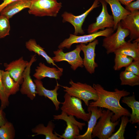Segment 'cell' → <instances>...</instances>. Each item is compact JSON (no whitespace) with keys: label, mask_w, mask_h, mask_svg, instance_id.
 <instances>
[{"label":"cell","mask_w":139,"mask_h":139,"mask_svg":"<svg viewBox=\"0 0 139 139\" xmlns=\"http://www.w3.org/2000/svg\"><path fill=\"white\" fill-rule=\"evenodd\" d=\"M113 28H106L105 29L87 35L78 36L70 34L69 37L65 39L58 46L59 49L65 48L69 49L73 44L77 43L87 44L91 42L97 37L100 36L106 37L113 33Z\"/></svg>","instance_id":"obj_7"},{"label":"cell","mask_w":139,"mask_h":139,"mask_svg":"<svg viewBox=\"0 0 139 139\" xmlns=\"http://www.w3.org/2000/svg\"><path fill=\"white\" fill-rule=\"evenodd\" d=\"M36 55H32L29 64L23 74V81L20 91L22 94L26 95L31 100L35 98L37 94L36 85L30 75L31 67L37 60Z\"/></svg>","instance_id":"obj_12"},{"label":"cell","mask_w":139,"mask_h":139,"mask_svg":"<svg viewBox=\"0 0 139 139\" xmlns=\"http://www.w3.org/2000/svg\"><path fill=\"white\" fill-rule=\"evenodd\" d=\"M93 87L97 93L98 98L96 101L89 103V106L105 108L110 110L114 113L111 118V121L113 122L123 116L130 117V112L122 107L120 103L121 98L129 95L130 92L117 88L115 89L114 91H108L98 84H93Z\"/></svg>","instance_id":"obj_1"},{"label":"cell","mask_w":139,"mask_h":139,"mask_svg":"<svg viewBox=\"0 0 139 139\" xmlns=\"http://www.w3.org/2000/svg\"><path fill=\"white\" fill-rule=\"evenodd\" d=\"M2 81L4 92L8 98L16 94L20 90V84L11 77L9 72L1 70Z\"/></svg>","instance_id":"obj_22"},{"label":"cell","mask_w":139,"mask_h":139,"mask_svg":"<svg viewBox=\"0 0 139 139\" xmlns=\"http://www.w3.org/2000/svg\"><path fill=\"white\" fill-rule=\"evenodd\" d=\"M18 0H3V2L0 4V14L2 11L7 5Z\"/></svg>","instance_id":"obj_34"},{"label":"cell","mask_w":139,"mask_h":139,"mask_svg":"<svg viewBox=\"0 0 139 139\" xmlns=\"http://www.w3.org/2000/svg\"><path fill=\"white\" fill-rule=\"evenodd\" d=\"M115 55V64L113 67L115 71L119 70L123 67H126L133 60L131 57L124 54H118Z\"/></svg>","instance_id":"obj_27"},{"label":"cell","mask_w":139,"mask_h":139,"mask_svg":"<svg viewBox=\"0 0 139 139\" xmlns=\"http://www.w3.org/2000/svg\"><path fill=\"white\" fill-rule=\"evenodd\" d=\"M102 108L97 107L88 106V111L91 113L90 118L88 122V128L85 132L82 135H80L76 138V139H91L92 133L96 125L97 121L103 114Z\"/></svg>","instance_id":"obj_18"},{"label":"cell","mask_w":139,"mask_h":139,"mask_svg":"<svg viewBox=\"0 0 139 139\" xmlns=\"http://www.w3.org/2000/svg\"><path fill=\"white\" fill-rule=\"evenodd\" d=\"M64 101L61 102L62 106L60 109L68 115H72L77 118L88 122L91 115V112L88 111L86 113L83 109L81 100L70 95L66 92L64 95Z\"/></svg>","instance_id":"obj_5"},{"label":"cell","mask_w":139,"mask_h":139,"mask_svg":"<svg viewBox=\"0 0 139 139\" xmlns=\"http://www.w3.org/2000/svg\"><path fill=\"white\" fill-rule=\"evenodd\" d=\"M55 128V125L51 121H49L46 127L43 124H39L32 129V132L35 134L32 136L43 135L45 136L46 139H62L55 133H53V131Z\"/></svg>","instance_id":"obj_23"},{"label":"cell","mask_w":139,"mask_h":139,"mask_svg":"<svg viewBox=\"0 0 139 139\" xmlns=\"http://www.w3.org/2000/svg\"><path fill=\"white\" fill-rule=\"evenodd\" d=\"M54 120H62L65 121L67 127L64 133L62 135L56 132L55 133L58 136L64 139H74L80 135V131L83 129V127L86 125L85 123H82L76 120L74 116L68 115L65 112L62 111L61 114L53 116Z\"/></svg>","instance_id":"obj_6"},{"label":"cell","mask_w":139,"mask_h":139,"mask_svg":"<svg viewBox=\"0 0 139 139\" xmlns=\"http://www.w3.org/2000/svg\"><path fill=\"white\" fill-rule=\"evenodd\" d=\"M63 70L62 68L59 69L49 67L41 62L35 69V72L33 76L39 80L46 77L59 80L63 75Z\"/></svg>","instance_id":"obj_16"},{"label":"cell","mask_w":139,"mask_h":139,"mask_svg":"<svg viewBox=\"0 0 139 139\" xmlns=\"http://www.w3.org/2000/svg\"><path fill=\"white\" fill-rule=\"evenodd\" d=\"M1 70L0 69V97L1 104L0 108L3 110L8 106L9 102L8 98L6 96L4 90L2 81Z\"/></svg>","instance_id":"obj_31"},{"label":"cell","mask_w":139,"mask_h":139,"mask_svg":"<svg viewBox=\"0 0 139 139\" xmlns=\"http://www.w3.org/2000/svg\"><path fill=\"white\" fill-rule=\"evenodd\" d=\"M32 0H19L12 3L6 6L1 11L0 15L9 19L15 14L25 8H29Z\"/></svg>","instance_id":"obj_21"},{"label":"cell","mask_w":139,"mask_h":139,"mask_svg":"<svg viewBox=\"0 0 139 139\" xmlns=\"http://www.w3.org/2000/svg\"><path fill=\"white\" fill-rule=\"evenodd\" d=\"M126 71H130L139 76V60H134L125 67Z\"/></svg>","instance_id":"obj_32"},{"label":"cell","mask_w":139,"mask_h":139,"mask_svg":"<svg viewBox=\"0 0 139 139\" xmlns=\"http://www.w3.org/2000/svg\"><path fill=\"white\" fill-rule=\"evenodd\" d=\"M25 46L26 48L29 51L33 52L39 55L42 57L48 64H52L58 68H61L58 67L55 63V62L49 56L44 50V48L37 44L34 39H31L27 41L25 43Z\"/></svg>","instance_id":"obj_25"},{"label":"cell","mask_w":139,"mask_h":139,"mask_svg":"<svg viewBox=\"0 0 139 139\" xmlns=\"http://www.w3.org/2000/svg\"><path fill=\"white\" fill-rule=\"evenodd\" d=\"M102 6V9L96 21L89 25L87 32L89 34L97 32L100 29L103 30L105 28H113L114 22L113 17L108 13L107 3L103 0H99Z\"/></svg>","instance_id":"obj_10"},{"label":"cell","mask_w":139,"mask_h":139,"mask_svg":"<svg viewBox=\"0 0 139 139\" xmlns=\"http://www.w3.org/2000/svg\"><path fill=\"white\" fill-rule=\"evenodd\" d=\"M121 4L126 5L135 0H118Z\"/></svg>","instance_id":"obj_36"},{"label":"cell","mask_w":139,"mask_h":139,"mask_svg":"<svg viewBox=\"0 0 139 139\" xmlns=\"http://www.w3.org/2000/svg\"><path fill=\"white\" fill-rule=\"evenodd\" d=\"M29 63L22 56L18 59L12 61L8 64L5 63L4 66L5 71H8L11 77L20 84L23 81V74Z\"/></svg>","instance_id":"obj_15"},{"label":"cell","mask_w":139,"mask_h":139,"mask_svg":"<svg viewBox=\"0 0 139 139\" xmlns=\"http://www.w3.org/2000/svg\"><path fill=\"white\" fill-rule=\"evenodd\" d=\"M122 102L126 104L132 110L129 122L132 124L139 123V102L135 99L133 93L132 96L123 97Z\"/></svg>","instance_id":"obj_24"},{"label":"cell","mask_w":139,"mask_h":139,"mask_svg":"<svg viewBox=\"0 0 139 139\" xmlns=\"http://www.w3.org/2000/svg\"><path fill=\"white\" fill-rule=\"evenodd\" d=\"M108 4L111 8L114 22L113 28L116 30L120 21L131 12L127 10L121 4L118 0H103Z\"/></svg>","instance_id":"obj_19"},{"label":"cell","mask_w":139,"mask_h":139,"mask_svg":"<svg viewBox=\"0 0 139 139\" xmlns=\"http://www.w3.org/2000/svg\"><path fill=\"white\" fill-rule=\"evenodd\" d=\"M10 30L9 19L4 16L0 15V39L9 35Z\"/></svg>","instance_id":"obj_30"},{"label":"cell","mask_w":139,"mask_h":139,"mask_svg":"<svg viewBox=\"0 0 139 139\" xmlns=\"http://www.w3.org/2000/svg\"><path fill=\"white\" fill-rule=\"evenodd\" d=\"M121 27L128 29L130 41L139 39V11L131 12L119 22Z\"/></svg>","instance_id":"obj_14"},{"label":"cell","mask_w":139,"mask_h":139,"mask_svg":"<svg viewBox=\"0 0 139 139\" xmlns=\"http://www.w3.org/2000/svg\"><path fill=\"white\" fill-rule=\"evenodd\" d=\"M7 121L3 110L0 108V127L5 124Z\"/></svg>","instance_id":"obj_35"},{"label":"cell","mask_w":139,"mask_h":139,"mask_svg":"<svg viewBox=\"0 0 139 139\" xmlns=\"http://www.w3.org/2000/svg\"><path fill=\"white\" fill-rule=\"evenodd\" d=\"M81 50L80 44L76 46V48L70 51L64 53L63 49H59L53 51L55 56L51 57L54 62L65 61L71 65V68L75 71L79 67H83V59L80 56Z\"/></svg>","instance_id":"obj_8"},{"label":"cell","mask_w":139,"mask_h":139,"mask_svg":"<svg viewBox=\"0 0 139 139\" xmlns=\"http://www.w3.org/2000/svg\"></svg>","instance_id":"obj_37"},{"label":"cell","mask_w":139,"mask_h":139,"mask_svg":"<svg viewBox=\"0 0 139 139\" xmlns=\"http://www.w3.org/2000/svg\"><path fill=\"white\" fill-rule=\"evenodd\" d=\"M99 0H95L91 6L84 13L80 15L76 16L72 13L65 12L62 15L63 22H68L74 27L75 31L74 34L78 35L83 34L85 32L82 26L85 18L89 14L94 8L99 6Z\"/></svg>","instance_id":"obj_11"},{"label":"cell","mask_w":139,"mask_h":139,"mask_svg":"<svg viewBox=\"0 0 139 139\" xmlns=\"http://www.w3.org/2000/svg\"><path fill=\"white\" fill-rule=\"evenodd\" d=\"M99 43L98 40L95 39L86 45L83 43L80 44V48L84 54L83 66L87 72L91 74L94 73L95 68L98 67V65L95 61V49Z\"/></svg>","instance_id":"obj_13"},{"label":"cell","mask_w":139,"mask_h":139,"mask_svg":"<svg viewBox=\"0 0 139 139\" xmlns=\"http://www.w3.org/2000/svg\"><path fill=\"white\" fill-rule=\"evenodd\" d=\"M117 29L115 33L105 37L103 40L102 46L106 49L108 54L114 53L126 41L125 38L129 36V30L123 28L119 22L118 24Z\"/></svg>","instance_id":"obj_9"},{"label":"cell","mask_w":139,"mask_h":139,"mask_svg":"<svg viewBox=\"0 0 139 139\" xmlns=\"http://www.w3.org/2000/svg\"><path fill=\"white\" fill-rule=\"evenodd\" d=\"M119 79L121 85H128L131 86L139 85V76L128 71H125L120 72Z\"/></svg>","instance_id":"obj_26"},{"label":"cell","mask_w":139,"mask_h":139,"mask_svg":"<svg viewBox=\"0 0 139 139\" xmlns=\"http://www.w3.org/2000/svg\"><path fill=\"white\" fill-rule=\"evenodd\" d=\"M62 7L57 0H32L29 13L36 16L56 17Z\"/></svg>","instance_id":"obj_4"},{"label":"cell","mask_w":139,"mask_h":139,"mask_svg":"<svg viewBox=\"0 0 139 139\" xmlns=\"http://www.w3.org/2000/svg\"><path fill=\"white\" fill-rule=\"evenodd\" d=\"M129 40L125 41L114 52V54H121L132 57L134 60H139V39L133 42Z\"/></svg>","instance_id":"obj_20"},{"label":"cell","mask_w":139,"mask_h":139,"mask_svg":"<svg viewBox=\"0 0 139 139\" xmlns=\"http://www.w3.org/2000/svg\"><path fill=\"white\" fill-rule=\"evenodd\" d=\"M33 81L36 86L37 94L40 96H44L50 99L55 105V110H58L61 102L57 99L58 94L57 91L60 86L58 82H57V84L53 90H49L44 87L43 82L41 80L36 79L34 80Z\"/></svg>","instance_id":"obj_17"},{"label":"cell","mask_w":139,"mask_h":139,"mask_svg":"<svg viewBox=\"0 0 139 139\" xmlns=\"http://www.w3.org/2000/svg\"><path fill=\"white\" fill-rule=\"evenodd\" d=\"M103 114L93 128L92 133V138L97 137L99 139H109L115 131L120 119L115 122L111 120L113 113L110 110H103Z\"/></svg>","instance_id":"obj_2"},{"label":"cell","mask_w":139,"mask_h":139,"mask_svg":"<svg viewBox=\"0 0 139 139\" xmlns=\"http://www.w3.org/2000/svg\"><path fill=\"white\" fill-rule=\"evenodd\" d=\"M125 8L131 12L139 10V0L132 2L125 6Z\"/></svg>","instance_id":"obj_33"},{"label":"cell","mask_w":139,"mask_h":139,"mask_svg":"<svg viewBox=\"0 0 139 139\" xmlns=\"http://www.w3.org/2000/svg\"><path fill=\"white\" fill-rule=\"evenodd\" d=\"M128 116H123L121 117V121L118 131L112 134L109 139H124V136L125 128L129 122Z\"/></svg>","instance_id":"obj_29"},{"label":"cell","mask_w":139,"mask_h":139,"mask_svg":"<svg viewBox=\"0 0 139 139\" xmlns=\"http://www.w3.org/2000/svg\"><path fill=\"white\" fill-rule=\"evenodd\" d=\"M15 135V130L11 122L7 121L0 127V139H13Z\"/></svg>","instance_id":"obj_28"},{"label":"cell","mask_w":139,"mask_h":139,"mask_svg":"<svg viewBox=\"0 0 139 139\" xmlns=\"http://www.w3.org/2000/svg\"><path fill=\"white\" fill-rule=\"evenodd\" d=\"M69 83L71 85L70 87L62 86L65 89L64 91L70 95L82 100L87 106H89V100L95 101L98 99L97 93L93 86L86 83H75L72 80Z\"/></svg>","instance_id":"obj_3"}]
</instances>
